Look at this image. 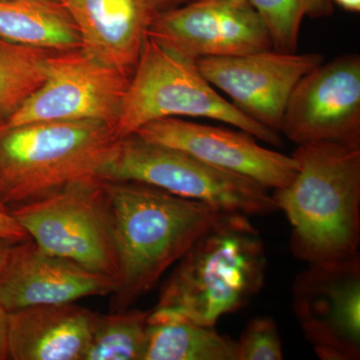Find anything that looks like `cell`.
<instances>
[{
  "label": "cell",
  "mask_w": 360,
  "mask_h": 360,
  "mask_svg": "<svg viewBox=\"0 0 360 360\" xmlns=\"http://www.w3.org/2000/svg\"><path fill=\"white\" fill-rule=\"evenodd\" d=\"M59 1H60V0H59Z\"/></svg>",
  "instance_id": "29"
},
{
  "label": "cell",
  "mask_w": 360,
  "mask_h": 360,
  "mask_svg": "<svg viewBox=\"0 0 360 360\" xmlns=\"http://www.w3.org/2000/svg\"><path fill=\"white\" fill-rule=\"evenodd\" d=\"M0 238L18 243L30 239L25 229L14 219L11 212L0 208Z\"/></svg>",
  "instance_id": "23"
},
{
  "label": "cell",
  "mask_w": 360,
  "mask_h": 360,
  "mask_svg": "<svg viewBox=\"0 0 360 360\" xmlns=\"http://www.w3.org/2000/svg\"><path fill=\"white\" fill-rule=\"evenodd\" d=\"M283 341L276 321L270 317H255L236 340V360H281Z\"/></svg>",
  "instance_id": "22"
},
{
  "label": "cell",
  "mask_w": 360,
  "mask_h": 360,
  "mask_svg": "<svg viewBox=\"0 0 360 360\" xmlns=\"http://www.w3.org/2000/svg\"><path fill=\"white\" fill-rule=\"evenodd\" d=\"M349 13H359L360 0H329Z\"/></svg>",
  "instance_id": "27"
},
{
  "label": "cell",
  "mask_w": 360,
  "mask_h": 360,
  "mask_svg": "<svg viewBox=\"0 0 360 360\" xmlns=\"http://www.w3.org/2000/svg\"><path fill=\"white\" fill-rule=\"evenodd\" d=\"M182 116L227 123L271 146L281 144L278 132L251 120L220 96L195 61L148 37L123 96L116 134L123 139L149 122Z\"/></svg>",
  "instance_id": "5"
},
{
  "label": "cell",
  "mask_w": 360,
  "mask_h": 360,
  "mask_svg": "<svg viewBox=\"0 0 360 360\" xmlns=\"http://www.w3.org/2000/svg\"><path fill=\"white\" fill-rule=\"evenodd\" d=\"M259 14L271 39L272 49L296 52L305 18H321L333 13L329 0H248Z\"/></svg>",
  "instance_id": "21"
},
{
  "label": "cell",
  "mask_w": 360,
  "mask_h": 360,
  "mask_svg": "<svg viewBox=\"0 0 360 360\" xmlns=\"http://www.w3.org/2000/svg\"><path fill=\"white\" fill-rule=\"evenodd\" d=\"M283 132L297 146L331 142L360 148V58L345 54L322 63L293 89Z\"/></svg>",
  "instance_id": "11"
},
{
  "label": "cell",
  "mask_w": 360,
  "mask_h": 360,
  "mask_svg": "<svg viewBox=\"0 0 360 360\" xmlns=\"http://www.w3.org/2000/svg\"><path fill=\"white\" fill-rule=\"evenodd\" d=\"M291 156L297 172L272 198L290 221L293 255L309 264L359 255L360 148L314 142Z\"/></svg>",
  "instance_id": "2"
},
{
  "label": "cell",
  "mask_w": 360,
  "mask_h": 360,
  "mask_svg": "<svg viewBox=\"0 0 360 360\" xmlns=\"http://www.w3.org/2000/svg\"><path fill=\"white\" fill-rule=\"evenodd\" d=\"M120 139L113 125L96 120L0 127V205L11 212L71 184L101 179Z\"/></svg>",
  "instance_id": "4"
},
{
  "label": "cell",
  "mask_w": 360,
  "mask_h": 360,
  "mask_svg": "<svg viewBox=\"0 0 360 360\" xmlns=\"http://www.w3.org/2000/svg\"><path fill=\"white\" fill-rule=\"evenodd\" d=\"M148 37L193 61L272 49L269 30L248 0H193L158 11Z\"/></svg>",
  "instance_id": "10"
},
{
  "label": "cell",
  "mask_w": 360,
  "mask_h": 360,
  "mask_svg": "<svg viewBox=\"0 0 360 360\" xmlns=\"http://www.w3.org/2000/svg\"><path fill=\"white\" fill-rule=\"evenodd\" d=\"M143 360H236V340L151 309Z\"/></svg>",
  "instance_id": "18"
},
{
  "label": "cell",
  "mask_w": 360,
  "mask_h": 360,
  "mask_svg": "<svg viewBox=\"0 0 360 360\" xmlns=\"http://www.w3.org/2000/svg\"><path fill=\"white\" fill-rule=\"evenodd\" d=\"M151 310H120L94 314L84 360H143Z\"/></svg>",
  "instance_id": "20"
},
{
  "label": "cell",
  "mask_w": 360,
  "mask_h": 360,
  "mask_svg": "<svg viewBox=\"0 0 360 360\" xmlns=\"http://www.w3.org/2000/svg\"><path fill=\"white\" fill-rule=\"evenodd\" d=\"M193 0H155L156 8L158 11H167L174 7L184 6Z\"/></svg>",
  "instance_id": "26"
},
{
  "label": "cell",
  "mask_w": 360,
  "mask_h": 360,
  "mask_svg": "<svg viewBox=\"0 0 360 360\" xmlns=\"http://www.w3.org/2000/svg\"><path fill=\"white\" fill-rule=\"evenodd\" d=\"M0 37L51 51L82 47L75 21L59 0H0Z\"/></svg>",
  "instance_id": "17"
},
{
  "label": "cell",
  "mask_w": 360,
  "mask_h": 360,
  "mask_svg": "<svg viewBox=\"0 0 360 360\" xmlns=\"http://www.w3.org/2000/svg\"><path fill=\"white\" fill-rule=\"evenodd\" d=\"M323 60L319 53L271 49L245 56L203 58L195 63L202 77L231 97L243 115L279 134L293 89Z\"/></svg>",
  "instance_id": "12"
},
{
  "label": "cell",
  "mask_w": 360,
  "mask_h": 360,
  "mask_svg": "<svg viewBox=\"0 0 360 360\" xmlns=\"http://www.w3.org/2000/svg\"><path fill=\"white\" fill-rule=\"evenodd\" d=\"M0 208H1V210H6V208H4V206H2L1 205H0Z\"/></svg>",
  "instance_id": "28"
},
{
  "label": "cell",
  "mask_w": 360,
  "mask_h": 360,
  "mask_svg": "<svg viewBox=\"0 0 360 360\" xmlns=\"http://www.w3.org/2000/svg\"><path fill=\"white\" fill-rule=\"evenodd\" d=\"M103 193L117 267L111 311L148 295L224 213L141 182L103 180Z\"/></svg>",
  "instance_id": "1"
},
{
  "label": "cell",
  "mask_w": 360,
  "mask_h": 360,
  "mask_svg": "<svg viewBox=\"0 0 360 360\" xmlns=\"http://www.w3.org/2000/svg\"><path fill=\"white\" fill-rule=\"evenodd\" d=\"M92 58L131 77L158 14L155 0H60Z\"/></svg>",
  "instance_id": "15"
},
{
  "label": "cell",
  "mask_w": 360,
  "mask_h": 360,
  "mask_svg": "<svg viewBox=\"0 0 360 360\" xmlns=\"http://www.w3.org/2000/svg\"><path fill=\"white\" fill-rule=\"evenodd\" d=\"M115 277L51 255L32 239L14 243L0 270V304L7 312L49 303L75 302L89 296L112 295Z\"/></svg>",
  "instance_id": "14"
},
{
  "label": "cell",
  "mask_w": 360,
  "mask_h": 360,
  "mask_svg": "<svg viewBox=\"0 0 360 360\" xmlns=\"http://www.w3.org/2000/svg\"><path fill=\"white\" fill-rule=\"evenodd\" d=\"M103 180L135 181L200 201L220 212L267 215L277 206L267 188L255 180L213 167L179 149L146 141L137 134L123 137Z\"/></svg>",
  "instance_id": "6"
},
{
  "label": "cell",
  "mask_w": 360,
  "mask_h": 360,
  "mask_svg": "<svg viewBox=\"0 0 360 360\" xmlns=\"http://www.w3.org/2000/svg\"><path fill=\"white\" fill-rule=\"evenodd\" d=\"M51 52L0 37V124L44 84L45 63Z\"/></svg>",
  "instance_id": "19"
},
{
  "label": "cell",
  "mask_w": 360,
  "mask_h": 360,
  "mask_svg": "<svg viewBox=\"0 0 360 360\" xmlns=\"http://www.w3.org/2000/svg\"><path fill=\"white\" fill-rule=\"evenodd\" d=\"M266 264L264 243L248 215L224 212L180 258L153 310L214 326L259 292Z\"/></svg>",
  "instance_id": "3"
},
{
  "label": "cell",
  "mask_w": 360,
  "mask_h": 360,
  "mask_svg": "<svg viewBox=\"0 0 360 360\" xmlns=\"http://www.w3.org/2000/svg\"><path fill=\"white\" fill-rule=\"evenodd\" d=\"M9 212L42 250L117 281L103 179L71 184Z\"/></svg>",
  "instance_id": "7"
},
{
  "label": "cell",
  "mask_w": 360,
  "mask_h": 360,
  "mask_svg": "<svg viewBox=\"0 0 360 360\" xmlns=\"http://www.w3.org/2000/svg\"><path fill=\"white\" fill-rule=\"evenodd\" d=\"M292 307L303 335L323 360L360 359V258L309 264L296 277Z\"/></svg>",
  "instance_id": "9"
},
{
  "label": "cell",
  "mask_w": 360,
  "mask_h": 360,
  "mask_svg": "<svg viewBox=\"0 0 360 360\" xmlns=\"http://www.w3.org/2000/svg\"><path fill=\"white\" fill-rule=\"evenodd\" d=\"M94 312L75 302L49 303L8 312L11 360H84Z\"/></svg>",
  "instance_id": "16"
},
{
  "label": "cell",
  "mask_w": 360,
  "mask_h": 360,
  "mask_svg": "<svg viewBox=\"0 0 360 360\" xmlns=\"http://www.w3.org/2000/svg\"><path fill=\"white\" fill-rule=\"evenodd\" d=\"M130 77L82 49L52 51L44 84L0 127L65 120H96L115 127Z\"/></svg>",
  "instance_id": "8"
},
{
  "label": "cell",
  "mask_w": 360,
  "mask_h": 360,
  "mask_svg": "<svg viewBox=\"0 0 360 360\" xmlns=\"http://www.w3.org/2000/svg\"><path fill=\"white\" fill-rule=\"evenodd\" d=\"M7 328H8V312L0 304V360L9 359Z\"/></svg>",
  "instance_id": "24"
},
{
  "label": "cell",
  "mask_w": 360,
  "mask_h": 360,
  "mask_svg": "<svg viewBox=\"0 0 360 360\" xmlns=\"http://www.w3.org/2000/svg\"><path fill=\"white\" fill-rule=\"evenodd\" d=\"M134 134L248 177L267 189L288 186L297 172L292 156L262 148L245 131L167 117L149 122Z\"/></svg>",
  "instance_id": "13"
},
{
  "label": "cell",
  "mask_w": 360,
  "mask_h": 360,
  "mask_svg": "<svg viewBox=\"0 0 360 360\" xmlns=\"http://www.w3.org/2000/svg\"><path fill=\"white\" fill-rule=\"evenodd\" d=\"M14 243H15L14 241L8 240V239L0 238V270L6 264Z\"/></svg>",
  "instance_id": "25"
}]
</instances>
